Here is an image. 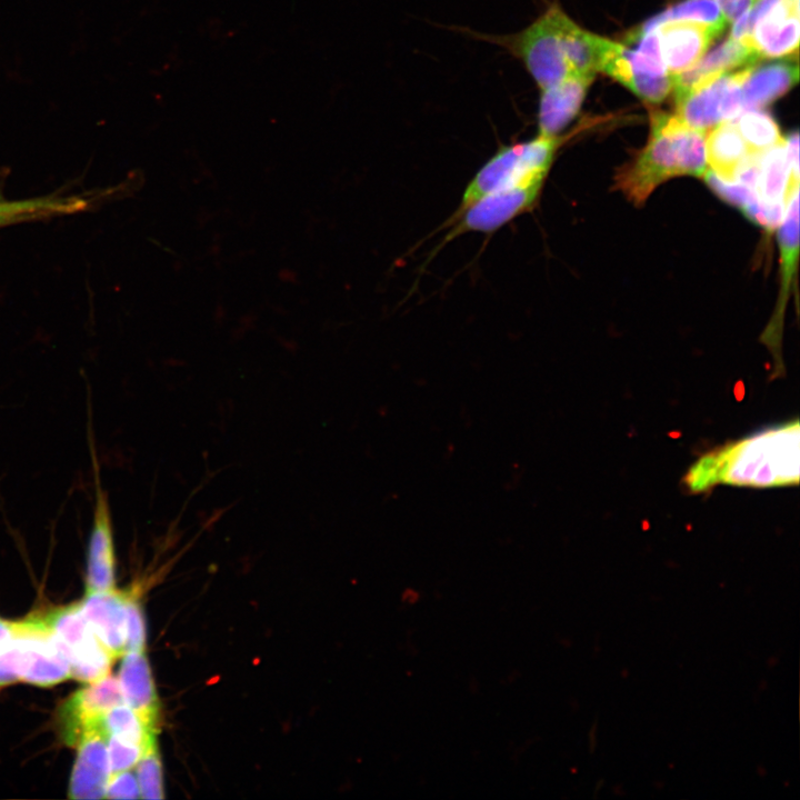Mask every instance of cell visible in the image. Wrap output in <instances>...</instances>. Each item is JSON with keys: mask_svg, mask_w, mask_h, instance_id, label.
I'll return each mask as SVG.
<instances>
[{"mask_svg": "<svg viewBox=\"0 0 800 800\" xmlns=\"http://www.w3.org/2000/svg\"><path fill=\"white\" fill-rule=\"evenodd\" d=\"M800 472L798 418L730 440L701 454L682 478L693 494L717 486L756 489L797 486Z\"/></svg>", "mask_w": 800, "mask_h": 800, "instance_id": "1", "label": "cell"}, {"mask_svg": "<svg viewBox=\"0 0 800 800\" xmlns=\"http://www.w3.org/2000/svg\"><path fill=\"white\" fill-rule=\"evenodd\" d=\"M704 141L706 131L690 127L677 114L651 113L648 143L634 160L617 172L616 188L641 206L668 179L702 177L708 168Z\"/></svg>", "mask_w": 800, "mask_h": 800, "instance_id": "2", "label": "cell"}, {"mask_svg": "<svg viewBox=\"0 0 800 800\" xmlns=\"http://www.w3.org/2000/svg\"><path fill=\"white\" fill-rule=\"evenodd\" d=\"M568 18L557 3H552L529 26L517 32L483 34L469 31V33L499 46L522 62L540 90L574 74L564 47V27Z\"/></svg>", "mask_w": 800, "mask_h": 800, "instance_id": "3", "label": "cell"}, {"mask_svg": "<svg viewBox=\"0 0 800 800\" xmlns=\"http://www.w3.org/2000/svg\"><path fill=\"white\" fill-rule=\"evenodd\" d=\"M561 141L559 136L537 134L531 140L499 149L468 183L456 213L499 189L538 177L546 178Z\"/></svg>", "mask_w": 800, "mask_h": 800, "instance_id": "4", "label": "cell"}, {"mask_svg": "<svg viewBox=\"0 0 800 800\" xmlns=\"http://www.w3.org/2000/svg\"><path fill=\"white\" fill-rule=\"evenodd\" d=\"M637 48L610 41L601 70L611 76L642 100L661 102L672 91V76L666 69L657 29L636 32L629 37Z\"/></svg>", "mask_w": 800, "mask_h": 800, "instance_id": "5", "label": "cell"}, {"mask_svg": "<svg viewBox=\"0 0 800 800\" xmlns=\"http://www.w3.org/2000/svg\"><path fill=\"white\" fill-rule=\"evenodd\" d=\"M41 619L60 641L71 666V678L90 683L109 674L116 658L98 639L78 603L56 608Z\"/></svg>", "mask_w": 800, "mask_h": 800, "instance_id": "6", "label": "cell"}, {"mask_svg": "<svg viewBox=\"0 0 800 800\" xmlns=\"http://www.w3.org/2000/svg\"><path fill=\"white\" fill-rule=\"evenodd\" d=\"M544 179V177L533 178L478 199L452 216L456 223L447 240L464 232H493L516 217L530 211L540 196Z\"/></svg>", "mask_w": 800, "mask_h": 800, "instance_id": "7", "label": "cell"}, {"mask_svg": "<svg viewBox=\"0 0 800 800\" xmlns=\"http://www.w3.org/2000/svg\"><path fill=\"white\" fill-rule=\"evenodd\" d=\"M124 703L119 680L112 676L90 682L69 697L59 712L60 729L69 744H77L82 733L101 721L111 708Z\"/></svg>", "mask_w": 800, "mask_h": 800, "instance_id": "8", "label": "cell"}, {"mask_svg": "<svg viewBox=\"0 0 800 800\" xmlns=\"http://www.w3.org/2000/svg\"><path fill=\"white\" fill-rule=\"evenodd\" d=\"M778 242L781 261L780 291L773 317L761 338L779 364L781 362L783 313L790 296L799 256V188L792 192L787 202L784 216L778 230Z\"/></svg>", "mask_w": 800, "mask_h": 800, "instance_id": "9", "label": "cell"}, {"mask_svg": "<svg viewBox=\"0 0 800 800\" xmlns=\"http://www.w3.org/2000/svg\"><path fill=\"white\" fill-rule=\"evenodd\" d=\"M76 746L78 753L71 772L69 798L103 799L111 770L107 733L101 721L89 727Z\"/></svg>", "mask_w": 800, "mask_h": 800, "instance_id": "10", "label": "cell"}, {"mask_svg": "<svg viewBox=\"0 0 800 800\" xmlns=\"http://www.w3.org/2000/svg\"><path fill=\"white\" fill-rule=\"evenodd\" d=\"M657 29L662 59L670 76L679 74L706 53L712 41L723 29L708 23L673 20L661 23Z\"/></svg>", "mask_w": 800, "mask_h": 800, "instance_id": "11", "label": "cell"}, {"mask_svg": "<svg viewBox=\"0 0 800 800\" xmlns=\"http://www.w3.org/2000/svg\"><path fill=\"white\" fill-rule=\"evenodd\" d=\"M116 583V549L108 499L97 487L87 550L86 591H106Z\"/></svg>", "mask_w": 800, "mask_h": 800, "instance_id": "12", "label": "cell"}, {"mask_svg": "<svg viewBox=\"0 0 800 800\" xmlns=\"http://www.w3.org/2000/svg\"><path fill=\"white\" fill-rule=\"evenodd\" d=\"M593 79V74H572L553 86L540 89L538 134L559 136L580 111Z\"/></svg>", "mask_w": 800, "mask_h": 800, "instance_id": "13", "label": "cell"}, {"mask_svg": "<svg viewBox=\"0 0 800 800\" xmlns=\"http://www.w3.org/2000/svg\"><path fill=\"white\" fill-rule=\"evenodd\" d=\"M128 592L86 591L78 603L89 626L114 658L126 651V601Z\"/></svg>", "mask_w": 800, "mask_h": 800, "instance_id": "14", "label": "cell"}, {"mask_svg": "<svg viewBox=\"0 0 800 800\" xmlns=\"http://www.w3.org/2000/svg\"><path fill=\"white\" fill-rule=\"evenodd\" d=\"M752 47L761 60L798 53L799 0H780L741 41Z\"/></svg>", "mask_w": 800, "mask_h": 800, "instance_id": "15", "label": "cell"}, {"mask_svg": "<svg viewBox=\"0 0 800 800\" xmlns=\"http://www.w3.org/2000/svg\"><path fill=\"white\" fill-rule=\"evenodd\" d=\"M760 60V56L752 47L730 37L712 51L703 54L691 68L672 76L674 99L707 79L748 66H754Z\"/></svg>", "mask_w": 800, "mask_h": 800, "instance_id": "16", "label": "cell"}, {"mask_svg": "<svg viewBox=\"0 0 800 800\" xmlns=\"http://www.w3.org/2000/svg\"><path fill=\"white\" fill-rule=\"evenodd\" d=\"M799 79L798 56L752 67L742 87L743 111L761 109L789 91Z\"/></svg>", "mask_w": 800, "mask_h": 800, "instance_id": "17", "label": "cell"}, {"mask_svg": "<svg viewBox=\"0 0 800 800\" xmlns=\"http://www.w3.org/2000/svg\"><path fill=\"white\" fill-rule=\"evenodd\" d=\"M731 72L707 79L677 98V116L690 127L706 132L722 122V100Z\"/></svg>", "mask_w": 800, "mask_h": 800, "instance_id": "18", "label": "cell"}, {"mask_svg": "<svg viewBox=\"0 0 800 800\" xmlns=\"http://www.w3.org/2000/svg\"><path fill=\"white\" fill-rule=\"evenodd\" d=\"M118 680L124 703L143 716L158 721L159 698L150 664L143 650L124 652Z\"/></svg>", "mask_w": 800, "mask_h": 800, "instance_id": "19", "label": "cell"}, {"mask_svg": "<svg viewBox=\"0 0 800 800\" xmlns=\"http://www.w3.org/2000/svg\"><path fill=\"white\" fill-rule=\"evenodd\" d=\"M706 161L717 177L733 181L740 166L750 156L733 120L722 121L706 136Z\"/></svg>", "mask_w": 800, "mask_h": 800, "instance_id": "20", "label": "cell"}, {"mask_svg": "<svg viewBox=\"0 0 800 800\" xmlns=\"http://www.w3.org/2000/svg\"><path fill=\"white\" fill-rule=\"evenodd\" d=\"M90 200L79 196H47L23 200L0 198V227L70 214L88 208Z\"/></svg>", "mask_w": 800, "mask_h": 800, "instance_id": "21", "label": "cell"}, {"mask_svg": "<svg viewBox=\"0 0 800 800\" xmlns=\"http://www.w3.org/2000/svg\"><path fill=\"white\" fill-rule=\"evenodd\" d=\"M101 723L107 736L116 737L146 749L157 743L158 721L143 716L126 703L107 711L101 719Z\"/></svg>", "mask_w": 800, "mask_h": 800, "instance_id": "22", "label": "cell"}, {"mask_svg": "<svg viewBox=\"0 0 800 800\" xmlns=\"http://www.w3.org/2000/svg\"><path fill=\"white\" fill-rule=\"evenodd\" d=\"M733 121L750 154L762 153L784 139L774 119L760 109L746 110Z\"/></svg>", "mask_w": 800, "mask_h": 800, "instance_id": "23", "label": "cell"}, {"mask_svg": "<svg viewBox=\"0 0 800 800\" xmlns=\"http://www.w3.org/2000/svg\"><path fill=\"white\" fill-rule=\"evenodd\" d=\"M673 20H689L716 26L724 30L729 24L717 0H684L642 24L636 32H648L661 23Z\"/></svg>", "mask_w": 800, "mask_h": 800, "instance_id": "24", "label": "cell"}, {"mask_svg": "<svg viewBox=\"0 0 800 800\" xmlns=\"http://www.w3.org/2000/svg\"><path fill=\"white\" fill-rule=\"evenodd\" d=\"M137 764L140 797L143 799H163L162 769L157 743L144 751Z\"/></svg>", "mask_w": 800, "mask_h": 800, "instance_id": "25", "label": "cell"}, {"mask_svg": "<svg viewBox=\"0 0 800 800\" xmlns=\"http://www.w3.org/2000/svg\"><path fill=\"white\" fill-rule=\"evenodd\" d=\"M702 178L714 193L741 210L759 198L752 188L734 181H724L708 168Z\"/></svg>", "mask_w": 800, "mask_h": 800, "instance_id": "26", "label": "cell"}, {"mask_svg": "<svg viewBox=\"0 0 800 800\" xmlns=\"http://www.w3.org/2000/svg\"><path fill=\"white\" fill-rule=\"evenodd\" d=\"M126 651H142L146 643L143 613L133 592H128L126 601Z\"/></svg>", "mask_w": 800, "mask_h": 800, "instance_id": "27", "label": "cell"}, {"mask_svg": "<svg viewBox=\"0 0 800 800\" xmlns=\"http://www.w3.org/2000/svg\"><path fill=\"white\" fill-rule=\"evenodd\" d=\"M107 748L111 773L130 770L148 749L112 736H107Z\"/></svg>", "mask_w": 800, "mask_h": 800, "instance_id": "28", "label": "cell"}, {"mask_svg": "<svg viewBox=\"0 0 800 800\" xmlns=\"http://www.w3.org/2000/svg\"><path fill=\"white\" fill-rule=\"evenodd\" d=\"M786 207L787 203L784 202H768L758 198L754 202L742 209V211L753 222H757L768 230H772L782 221Z\"/></svg>", "mask_w": 800, "mask_h": 800, "instance_id": "29", "label": "cell"}, {"mask_svg": "<svg viewBox=\"0 0 800 800\" xmlns=\"http://www.w3.org/2000/svg\"><path fill=\"white\" fill-rule=\"evenodd\" d=\"M23 668V649L16 640L0 651V689L21 680Z\"/></svg>", "mask_w": 800, "mask_h": 800, "instance_id": "30", "label": "cell"}, {"mask_svg": "<svg viewBox=\"0 0 800 800\" xmlns=\"http://www.w3.org/2000/svg\"><path fill=\"white\" fill-rule=\"evenodd\" d=\"M104 798L107 799H139L140 789L137 776L129 770L111 773Z\"/></svg>", "mask_w": 800, "mask_h": 800, "instance_id": "31", "label": "cell"}, {"mask_svg": "<svg viewBox=\"0 0 800 800\" xmlns=\"http://www.w3.org/2000/svg\"><path fill=\"white\" fill-rule=\"evenodd\" d=\"M757 1L758 0H717L728 23H733Z\"/></svg>", "mask_w": 800, "mask_h": 800, "instance_id": "32", "label": "cell"}, {"mask_svg": "<svg viewBox=\"0 0 800 800\" xmlns=\"http://www.w3.org/2000/svg\"><path fill=\"white\" fill-rule=\"evenodd\" d=\"M19 636V621L0 618V651L11 646Z\"/></svg>", "mask_w": 800, "mask_h": 800, "instance_id": "33", "label": "cell"}]
</instances>
